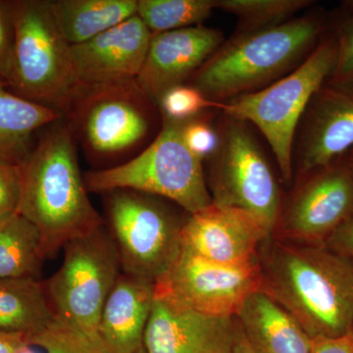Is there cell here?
Listing matches in <instances>:
<instances>
[{"instance_id":"1","label":"cell","mask_w":353,"mask_h":353,"mask_svg":"<svg viewBox=\"0 0 353 353\" xmlns=\"http://www.w3.org/2000/svg\"><path fill=\"white\" fill-rule=\"evenodd\" d=\"M267 241L259 254L260 290L289 311L312 340L352 333L353 259L326 245Z\"/></svg>"},{"instance_id":"2","label":"cell","mask_w":353,"mask_h":353,"mask_svg":"<svg viewBox=\"0 0 353 353\" xmlns=\"http://www.w3.org/2000/svg\"><path fill=\"white\" fill-rule=\"evenodd\" d=\"M76 141L64 118L43 129L21 164L18 214L37 228L46 259L105 224L88 197Z\"/></svg>"},{"instance_id":"3","label":"cell","mask_w":353,"mask_h":353,"mask_svg":"<svg viewBox=\"0 0 353 353\" xmlns=\"http://www.w3.org/2000/svg\"><path fill=\"white\" fill-rule=\"evenodd\" d=\"M325 31L324 20L314 15L243 31L223 43L189 85L216 102L257 92L303 63L324 38Z\"/></svg>"},{"instance_id":"4","label":"cell","mask_w":353,"mask_h":353,"mask_svg":"<svg viewBox=\"0 0 353 353\" xmlns=\"http://www.w3.org/2000/svg\"><path fill=\"white\" fill-rule=\"evenodd\" d=\"M157 104L137 81L80 85L63 114L94 170L129 161L157 138Z\"/></svg>"},{"instance_id":"5","label":"cell","mask_w":353,"mask_h":353,"mask_svg":"<svg viewBox=\"0 0 353 353\" xmlns=\"http://www.w3.org/2000/svg\"><path fill=\"white\" fill-rule=\"evenodd\" d=\"M162 118L157 138L143 152L125 163L83 174L88 192L103 194L130 190L168 199L188 214L212 204L203 161L185 145L183 125Z\"/></svg>"},{"instance_id":"6","label":"cell","mask_w":353,"mask_h":353,"mask_svg":"<svg viewBox=\"0 0 353 353\" xmlns=\"http://www.w3.org/2000/svg\"><path fill=\"white\" fill-rule=\"evenodd\" d=\"M13 26L8 87L28 101L63 115L80 87L72 64L71 46L58 31L46 1L7 3Z\"/></svg>"},{"instance_id":"7","label":"cell","mask_w":353,"mask_h":353,"mask_svg":"<svg viewBox=\"0 0 353 353\" xmlns=\"http://www.w3.org/2000/svg\"><path fill=\"white\" fill-rule=\"evenodd\" d=\"M336 59V37H324L290 74L268 87L226 102L223 112L254 125L268 141L285 182L294 175L292 148L299 121L328 82Z\"/></svg>"},{"instance_id":"8","label":"cell","mask_w":353,"mask_h":353,"mask_svg":"<svg viewBox=\"0 0 353 353\" xmlns=\"http://www.w3.org/2000/svg\"><path fill=\"white\" fill-rule=\"evenodd\" d=\"M102 196L104 222L117 246L122 273L155 284L180 252L183 220L160 197L130 190Z\"/></svg>"},{"instance_id":"9","label":"cell","mask_w":353,"mask_h":353,"mask_svg":"<svg viewBox=\"0 0 353 353\" xmlns=\"http://www.w3.org/2000/svg\"><path fill=\"white\" fill-rule=\"evenodd\" d=\"M211 166L212 203L250 213L273 234L283 203L269 162L248 123L224 114Z\"/></svg>"},{"instance_id":"10","label":"cell","mask_w":353,"mask_h":353,"mask_svg":"<svg viewBox=\"0 0 353 353\" xmlns=\"http://www.w3.org/2000/svg\"><path fill=\"white\" fill-rule=\"evenodd\" d=\"M63 250L61 266L43 281L46 296L55 315L97 333L102 308L122 272L117 246L104 224Z\"/></svg>"},{"instance_id":"11","label":"cell","mask_w":353,"mask_h":353,"mask_svg":"<svg viewBox=\"0 0 353 353\" xmlns=\"http://www.w3.org/2000/svg\"><path fill=\"white\" fill-rule=\"evenodd\" d=\"M261 288L259 261L226 266L202 259L181 245L170 268L155 283V296L196 312L234 317Z\"/></svg>"},{"instance_id":"12","label":"cell","mask_w":353,"mask_h":353,"mask_svg":"<svg viewBox=\"0 0 353 353\" xmlns=\"http://www.w3.org/2000/svg\"><path fill=\"white\" fill-rule=\"evenodd\" d=\"M353 218V175L343 159L301 176L281 209L272 238L303 245H325Z\"/></svg>"},{"instance_id":"13","label":"cell","mask_w":353,"mask_h":353,"mask_svg":"<svg viewBox=\"0 0 353 353\" xmlns=\"http://www.w3.org/2000/svg\"><path fill=\"white\" fill-rule=\"evenodd\" d=\"M271 236L250 213L212 203L183 219L181 245L209 261L243 267L259 260V248Z\"/></svg>"},{"instance_id":"14","label":"cell","mask_w":353,"mask_h":353,"mask_svg":"<svg viewBox=\"0 0 353 353\" xmlns=\"http://www.w3.org/2000/svg\"><path fill=\"white\" fill-rule=\"evenodd\" d=\"M236 318L180 307L154 294L143 348L146 353H234Z\"/></svg>"},{"instance_id":"15","label":"cell","mask_w":353,"mask_h":353,"mask_svg":"<svg viewBox=\"0 0 353 353\" xmlns=\"http://www.w3.org/2000/svg\"><path fill=\"white\" fill-rule=\"evenodd\" d=\"M152 34L138 15L81 44L71 46L72 64L80 85L136 81Z\"/></svg>"},{"instance_id":"16","label":"cell","mask_w":353,"mask_h":353,"mask_svg":"<svg viewBox=\"0 0 353 353\" xmlns=\"http://www.w3.org/2000/svg\"><path fill=\"white\" fill-rule=\"evenodd\" d=\"M223 43L219 30L201 25L153 34L137 83L157 104L167 90L189 82Z\"/></svg>"},{"instance_id":"17","label":"cell","mask_w":353,"mask_h":353,"mask_svg":"<svg viewBox=\"0 0 353 353\" xmlns=\"http://www.w3.org/2000/svg\"><path fill=\"white\" fill-rule=\"evenodd\" d=\"M303 119L297 150L301 176L334 163L353 148V90L325 83Z\"/></svg>"},{"instance_id":"18","label":"cell","mask_w":353,"mask_h":353,"mask_svg":"<svg viewBox=\"0 0 353 353\" xmlns=\"http://www.w3.org/2000/svg\"><path fill=\"white\" fill-rule=\"evenodd\" d=\"M155 284L121 272L102 308L97 334L111 353H137L143 347Z\"/></svg>"},{"instance_id":"19","label":"cell","mask_w":353,"mask_h":353,"mask_svg":"<svg viewBox=\"0 0 353 353\" xmlns=\"http://www.w3.org/2000/svg\"><path fill=\"white\" fill-rule=\"evenodd\" d=\"M236 322L256 353H310L312 339L299 321L263 290L253 292Z\"/></svg>"},{"instance_id":"20","label":"cell","mask_w":353,"mask_h":353,"mask_svg":"<svg viewBox=\"0 0 353 353\" xmlns=\"http://www.w3.org/2000/svg\"><path fill=\"white\" fill-rule=\"evenodd\" d=\"M70 46L85 43L137 15L138 0H46Z\"/></svg>"},{"instance_id":"21","label":"cell","mask_w":353,"mask_h":353,"mask_svg":"<svg viewBox=\"0 0 353 353\" xmlns=\"http://www.w3.org/2000/svg\"><path fill=\"white\" fill-rule=\"evenodd\" d=\"M62 118L59 111L23 99L0 85V159L22 164L34 148V134Z\"/></svg>"},{"instance_id":"22","label":"cell","mask_w":353,"mask_h":353,"mask_svg":"<svg viewBox=\"0 0 353 353\" xmlns=\"http://www.w3.org/2000/svg\"><path fill=\"white\" fill-rule=\"evenodd\" d=\"M43 281L32 278L0 279V330L24 334L30 341L54 318Z\"/></svg>"},{"instance_id":"23","label":"cell","mask_w":353,"mask_h":353,"mask_svg":"<svg viewBox=\"0 0 353 353\" xmlns=\"http://www.w3.org/2000/svg\"><path fill=\"white\" fill-rule=\"evenodd\" d=\"M46 257L37 228L22 215L0 223V279L41 276Z\"/></svg>"},{"instance_id":"24","label":"cell","mask_w":353,"mask_h":353,"mask_svg":"<svg viewBox=\"0 0 353 353\" xmlns=\"http://www.w3.org/2000/svg\"><path fill=\"white\" fill-rule=\"evenodd\" d=\"M215 9V0H138L137 15L152 34L201 25Z\"/></svg>"},{"instance_id":"25","label":"cell","mask_w":353,"mask_h":353,"mask_svg":"<svg viewBox=\"0 0 353 353\" xmlns=\"http://www.w3.org/2000/svg\"><path fill=\"white\" fill-rule=\"evenodd\" d=\"M313 3L309 0H215V9L234 14L243 31H252L283 24Z\"/></svg>"},{"instance_id":"26","label":"cell","mask_w":353,"mask_h":353,"mask_svg":"<svg viewBox=\"0 0 353 353\" xmlns=\"http://www.w3.org/2000/svg\"><path fill=\"white\" fill-rule=\"evenodd\" d=\"M31 347H39L43 353H111L99 334L57 315L41 334L32 339Z\"/></svg>"},{"instance_id":"27","label":"cell","mask_w":353,"mask_h":353,"mask_svg":"<svg viewBox=\"0 0 353 353\" xmlns=\"http://www.w3.org/2000/svg\"><path fill=\"white\" fill-rule=\"evenodd\" d=\"M162 118L188 121L203 114L208 109H226V102L210 101L197 88L189 85H176L167 90L157 103Z\"/></svg>"},{"instance_id":"28","label":"cell","mask_w":353,"mask_h":353,"mask_svg":"<svg viewBox=\"0 0 353 353\" xmlns=\"http://www.w3.org/2000/svg\"><path fill=\"white\" fill-rule=\"evenodd\" d=\"M336 59L328 83L353 90V12L339 27L336 36Z\"/></svg>"},{"instance_id":"29","label":"cell","mask_w":353,"mask_h":353,"mask_svg":"<svg viewBox=\"0 0 353 353\" xmlns=\"http://www.w3.org/2000/svg\"><path fill=\"white\" fill-rule=\"evenodd\" d=\"M183 138L190 152L202 161L210 159L219 146V132L201 115L183 122Z\"/></svg>"},{"instance_id":"30","label":"cell","mask_w":353,"mask_h":353,"mask_svg":"<svg viewBox=\"0 0 353 353\" xmlns=\"http://www.w3.org/2000/svg\"><path fill=\"white\" fill-rule=\"evenodd\" d=\"M21 190V165L0 159V221L17 214Z\"/></svg>"},{"instance_id":"31","label":"cell","mask_w":353,"mask_h":353,"mask_svg":"<svg viewBox=\"0 0 353 353\" xmlns=\"http://www.w3.org/2000/svg\"><path fill=\"white\" fill-rule=\"evenodd\" d=\"M13 26L7 3H0V85L8 87L13 50Z\"/></svg>"},{"instance_id":"32","label":"cell","mask_w":353,"mask_h":353,"mask_svg":"<svg viewBox=\"0 0 353 353\" xmlns=\"http://www.w3.org/2000/svg\"><path fill=\"white\" fill-rule=\"evenodd\" d=\"M325 245L334 252L353 259V218L336 230Z\"/></svg>"},{"instance_id":"33","label":"cell","mask_w":353,"mask_h":353,"mask_svg":"<svg viewBox=\"0 0 353 353\" xmlns=\"http://www.w3.org/2000/svg\"><path fill=\"white\" fill-rule=\"evenodd\" d=\"M310 353H353V334L313 339Z\"/></svg>"},{"instance_id":"34","label":"cell","mask_w":353,"mask_h":353,"mask_svg":"<svg viewBox=\"0 0 353 353\" xmlns=\"http://www.w3.org/2000/svg\"><path fill=\"white\" fill-rule=\"evenodd\" d=\"M28 347L31 345L24 334L0 330V353H18Z\"/></svg>"},{"instance_id":"35","label":"cell","mask_w":353,"mask_h":353,"mask_svg":"<svg viewBox=\"0 0 353 353\" xmlns=\"http://www.w3.org/2000/svg\"><path fill=\"white\" fill-rule=\"evenodd\" d=\"M238 323V322H236ZM234 353H256L246 340L245 334L241 331L240 325L238 323V336H236V347Z\"/></svg>"},{"instance_id":"36","label":"cell","mask_w":353,"mask_h":353,"mask_svg":"<svg viewBox=\"0 0 353 353\" xmlns=\"http://www.w3.org/2000/svg\"><path fill=\"white\" fill-rule=\"evenodd\" d=\"M341 159L347 164L348 169H350L353 175V148Z\"/></svg>"},{"instance_id":"37","label":"cell","mask_w":353,"mask_h":353,"mask_svg":"<svg viewBox=\"0 0 353 353\" xmlns=\"http://www.w3.org/2000/svg\"><path fill=\"white\" fill-rule=\"evenodd\" d=\"M18 353H41L39 352H37L36 350H34V347H28L24 348V350H21L20 352Z\"/></svg>"},{"instance_id":"38","label":"cell","mask_w":353,"mask_h":353,"mask_svg":"<svg viewBox=\"0 0 353 353\" xmlns=\"http://www.w3.org/2000/svg\"><path fill=\"white\" fill-rule=\"evenodd\" d=\"M137 353H146L145 352V348H141V350H139V352H137Z\"/></svg>"},{"instance_id":"39","label":"cell","mask_w":353,"mask_h":353,"mask_svg":"<svg viewBox=\"0 0 353 353\" xmlns=\"http://www.w3.org/2000/svg\"><path fill=\"white\" fill-rule=\"evenodd\" d=\"M352 334H353V328H352Z\"/></svg>"},{"instance_id":"40","label":"cell","mask_w":353,"mask_h":353,"mask_svg":"<svg viewBox=\"0 0 353 353\" xmlns=\"http://www.w3.org/2000/svg\"><path fill=\"white\" fill-rule=\"evenodd\" d=\"M3 222V221H0V223Z\"/></svg>"}]
</instances>
